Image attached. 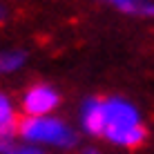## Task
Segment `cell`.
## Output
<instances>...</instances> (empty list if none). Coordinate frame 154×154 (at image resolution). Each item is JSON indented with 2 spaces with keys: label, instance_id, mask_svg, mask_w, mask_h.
I'll list each match as a JSON object with an SVG mask.
<instances>
[{
  "label": "cell",
  "instance_id": "1",
  "mask_svg": "<svg viewBox=\"0 0 154 154\" xmlns=\"http://www.w3.org/2000/svg\"><path fill=\"white\" fill-rule=\"evenodd\" d=\"M105 107H107V121L103 136L109 143L121 147H136L145 141V127L132 103L123 98H109L105 100Z\"/></svg>",
  "mask_w": 154,
  "mask_h": 154
},
{
  "label": "cell",
  "instance_id": "2",
  "mask_svg": "<svg viewBox=\"0 0 154 154\" xmlns=\"http://www.w3.org/2000/svg\"><path fill=\"white\" fill-rule=\"evenodd\" d=\"M18 132L23 139H27L31 143H49V145H60V147H69L74 145L76 136L65 123H60L58 119L51 116H27L25 121L18 123Z\"/></svg>",
  "mask_w": 154,
  "mask_h": 154
},
{
  "label": "cell",
  "instance_id": "3",
  "mask_svg": "<svg viewBox=\"0 0 154 154\" xmlns=\"http://www.w3.org/2000/svg\"><path fill=\"white\" fill-rule=\"evenodd\" d=\"M58 105V94L49 85H34L23 96V109L27 116H45Z\"/></svg>",
  "mask_w": 154,
  "mask_h": 154
},
{
  "label": "cell",
  "instance_id": "4",
  "mask_svg": "<svg viewBox=\"0 0 154 154\" xmlns=\"http://www.w3.org/2000/svg\"><path fill=\"white\" fill-rule=\"evenodd\" d=\"M105 121H107V107L105 100L100 98H89L83 103L81 109V123L83 130L92 136H100L105 132Z\"/></svg>",
  "mask_w": 154,
  "mask_h": 154
},
{
  "label": "cell",
  "instance_id": "5",
  "mask_svg": "<svg viewBox=\"0 0 154 154\" xmlns=\"http://www.w3.org/2000/svg\"><path fill=\"white\" fill-rule=\"evenodd\" d=\"M103 2H109L112 7L121 9L125 14L154 16V2H150V0H103Z\"/></svg>",
  "mask_w": 154,
  "mask_h": 154
},
{
  "label": "cell",
  "instance_id": "6",
  "mask_svg": "<svg viewBox=\"0 0 154 154\" xmlns=\"http://www.w3.org/2000/svg\"><path fill=\"white\" fill-rule=\"evenodd\" d=\"M18 130V123H16V112L11 107V103H9L7 96L0 98V132H2V136L7 139L9 132Z\"/></svg>",
  "mask_w": 154,
  "mask_h": 154
},
{
  "label": "cell",
  "instance_id": "7",
  "mask_svg": "<svg viewBox=\"0 0 154 154\" xmlns=\"http://www.w3.org/2000/svg\"><path fill=\"white\" fill-rule=\"evenodd\" d=\"M25 63V56L20 51H7L2 54V72H14Z\"/></svg>",
  "mask_w": 154,
  "mask_h": 154
},
{
  "label": "cell",
  "instance_id": "8",
  "mask_svg": "<svg viewBox=\"0 0 154 154\" xmlns=\"http://www.w3.org/2000/svg\"><path fill=\"white\" fill-rule=\"evenodd\" d=\"M5 154H40V152L36 147H29V145H16V147L5 150Z\"/></svg>",
  "mask_w": 154,
  "mask_h": 154
},
{
  "label": "cell",
  "instance_id": "9",
  "mask_svg": "<svg viewBox=\"0 0 154 154\" xmlns=\"http://www.w3.org/2000/svg\"><path fill=\"white\" fill-rule=\"evenodd\" d=\"M83 154H98V152H96V150H94V147H89V150H85Z\"/></svg>",
  "mask_w": 154,
  "mask_h": 154
}]
</instances>
